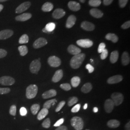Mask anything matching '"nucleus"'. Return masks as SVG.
Masks as SVG:
<instances>
[{
  "label": "nucleus",
  "mask_w": 130,
  "mask_h": 130,
  "mask_svg": "<svg viewBox=\"0 0 130 130\" xmlns=\"http://www.w3.org/2000/svg\"><path fill=\"white\" fill-rule=\"evenodd\" d=\"M85 58V55L84 53H80L73 56L70 61V65L72 69H77L82 64Z\"/></svg>",
  "instance_id": "nucleus-1"
},
{
  "label": "nucleus",
  "mask_w": 130,
  "mask_h": 130,
  "mask_svg": "<svg viewBox=\"0 0 130 130\" xmlns=\"http://www.w3.org/2000/svg\"><path fill=\"white\" fill-rule=\"evenodd\" d=\"M71 124L76 130H82L84 123L82 119L79 117H74L71 120Z\"/></svg>",
  "instance_id": "nucleus-2"
},
{
  "label": "nucleus",
  "mask_w": 130,
  "mask_h": 130,
  "mask_svg": "<svg viewBox=\"0 0 130 130\" xmlns=\"http://www.w3.org/2000/svg\"><path fill=\"white\" fill-rule=\"evenodd\" d=\"M37 86L34 84L29 85L26 89V97L28 99H32L35 98L38 93Z\"/></svg>",
  "instance_id": "nucleus-3"
},
{
  "label": "nucleus",
  "mask_w": 130,
  "mask_h": 130,
  "mask_svg": "<svg viewBox=\"0 0 130 130\" xmlns=\"http://www.w3.org/2000/svg\"><path fill=\"white\" fill-rule=\"evenodd\" d=\"M111 98L114 105L116 106L121 105L123 101L124 96L122 93H114L112 94Z\"/></svg>",
  "instance_id": "nucleus-4"
},
{
  "label": "nucleus",
  "mask_w": 130,
  "mask_h": 130,
  "mask_svg": "<svg viewBox=\"0 0 130 130\" xmlns=\"http://www.w3.org/2000/svg\"><path fill=\"white\" fill-rule=\"evenodd\" d=\"M41 68V64L40 60H39L38 59H36L33 61L29 66V69L30 72L34 74L38 73V72L40 70Z\"/></svg>",
  "instance_id": "nucleus-5"
},
{
  "label": "nucleus",
  "mask_w": 130,
  "mask_h": 130,
  "mask_svg": "<svg viewBox=\"0 0 130 130\" xmlns=\"http://www.w3.org/2000/svg\"><path fill=\"white\" fill-rule=\"evenodd\" d=\"M48 63L52 67L56 68L61 65V61L60 58L56 56H51L48 58Z\"/></svg>",
  "instance_id": "nucleus-6"
},
{
  "label": "nucleus",
  "mask_w": 130,
  "mask_h": 130,
  "mask_svg": "<svg viewBox=\"0 0 130 130\" xmlns=\"http://www.w3.org/2000/svg\"><path fill=\"white\" fill-rule=\"evenodd\" d=\"M15 83L14 78L10 76H3L0 78V84L3 85H12Z\"/></svg>",
  "instance_id": "nucleus-7"
},
{
  "label": "nucleus",
  "mask_w": 130,
  "mask_h": 130,
  "mask_svg": "<svg viewBox=\"0 0 130 130\" xmlns=\"http://www.w3.org/2000/svg\"><path fill=\"white\" fill-rule=\"evenodd\" d=\"M31 3L30 2H26L19 5L15 9V13L17 14H20L26 11L31 6Z\"/></svg>",
  "instance_id": "nucleus-8"
},
{
  "label": "nucleus",
  "mask_w": 130,
  "mask_h": 130,
  "mask_svg": "<svg viewBox=\"0 0 130 130\" xmlns=\"http://www.w3.org/2000/svg\"><path fill=\"white\" fill-rule=\"evenodd\" d=\"M77 44L83 48H90L93 45V41L89 39H80L77 41Z\"/></svg>",
  "instance_id": "nucleus-9"
},
{
  "label": "nucleus",
  "mask_w": 130,
  "mask_h": 130,
  "mask_svg": "<svg viewBox=\"0 0 130 130\" xmlns=\"http://www.w3.org/2000/svg\"><path fill=\"white\" fill-rule=\"evenodd\" d=\"M47 44V41L45 38H40L34 42L33 46L35 49H38L43 47Z\"/></svg>",
  "instance_id": "nucleus-10"
},
{
  "label": "nucleus",
  "mask_w": 130,
  "mask_h": 130,
  "mask_svg": "<svg viewBox=\"0 0 130 130\" xmlns=\"http://www.w3.org/2000/svg\"><path fill=\"white\" fill-rule=\"evenodd\" d=\"M14 34L11 29H5L0 31V40H5L11 37Z\"/></svg>",
  "instance_id": "nucleus-11"
},
{
  "label": "nucleus",
  "mask_w": 130,
  "mask_h": 130,
  "mask_svg": "<svg viewBox=\"0 0 130 130\" xmlns=\"http://www.w3.org/2000/svg\"><path fill=\"white\" fill-rule=\"evenodd\" d=\"M114 103L112 99H108L106 100L104 105V107L106 112L108 113H111L114 108Z\"/></svg>",
  "instance_id": "nucleus-12"
},
{
  "label": "nucleus",
  "mask_w": 130,
  "mask_h": 130,
  "mask_svg": "<svg viewBox=\"0 0 130 130\" xmlns=\"http://www.w3.org/2000/svg\"><path fill=\"white\" fill-rule=\"evenodd\" d=\"M81 28L86 31H93L95 28V26L93 24L88 21H83L81 23Z\"/></svg>",
  "instance_id": "nucleus-13"
},
{
  "label": "nucleus",
  "mask_w": 130,
  "mask_h": 130,
  "mask_svg": "<svg viewBox=\"0 0 130 130\" xmlns=\"http://www.w3.org/2000/svg\"><path fill=\"white\" fill-rule=\"evenodd\" d=\"M66 12L65 11L61 8H57L55 10L52 14V16L54 19H60L65 16Z\"/></svg>",
  "instance_id": "nucleus-14"
},
{
  "label": "nucleus",
  "mask_w": 130,
  "mask_h": 130,
  "mask_svg": "<svg viewBox=\"0 0 130 130\" xmlns=\"http://www.w3.org/2000/svg\"><path fill=\"white\" fill-rule=\"evenodd\" d=\"M123 77L122 76L118 75L109 78L107 79V83L109 84H115L119 83L122 81Z\"/></svg>",
  "instance_id": "nucleus-15"
},
{
  "label": "nucleus",
  "mask_w": 130,
  "mask_h": 130,
  "mask_svg": "<svg viewBox=\"0 0 130 130\" xmlns=\"http://www.w3.org/2000/svg\"><path fill=\"white\" fill-rule=\"evenodd\" d=\"M32 14L30 13H23L15 17V20L18 21H26L31 19Z\"/></svg>",
  "instance_id": "nucleus-16"
},
{
  "label": "nucleus",
  "mask_w": 130,
  "mask_h": 130,
  "mask_svg": "<svg viewBox=\"0 0 130 130\" xmlns=\"http://www.w3.org/2000/svg\"><path fill=\"white\" fill-rule=\"evenodd\" d=\"M68 7L70 10L73 11H78L80 9L81 6L78 3L75 1H70L68 3Z\"/></svg>",
  "instance_id": "nucleus-17"
},
{
  "label": "nucleus",
  "mask_w": 130,
  "mask_h": 130,
  "mask_svg": "<svg viewBox=\"0 0 130 130\" xmlns=\"http://www.w3.org/2000/svg\"><path fill=\"white\" fill-rule=\"evenodd\" d=\"M90 13L92 17L96 19L101 18L104 15L103 13L101 10L96 8H93L90 10Z\"/></svg>",
  "instance_id": "nucleus-18"
},
{
  "label": "nucleus",
  "mask_w": 130,
  "mask_h": 130,
  "mask_svg": "<svg viewBox=\"0 0 130 130\" xmlns=\"http://www.w3.org/2000/svg\"><path fill=\"white\" fill-rule=\"evenodd\" d=\"M76 21V18L74 15H70L68 18L67 20L66 27V28H71L75 24Z\"/></svg>",
  "instance_id": "nucleus-19"
},
{
  "label": "nucleus",
  "mask_w": 130,
  "mask_h": 130,
  "mask_svg": "<svg viewBox=\"0 0 130 130\" xmlns=\"http://www.w3.org/2000/svg\"><path fill=\"white\" fill-rule=\"evenodd\" d=\"M68 51L70 54L73 55L74 56L79 54L81 53V50L78 47L73 44L70 45V46L68 47Z\"/></svg>",
  "instance_id": "nucleus-20"
},
{
  "label": "nucleus",
  "mask_w": 130,
  "mask_h": 130,
  "mask_svg": "<svg viewBox=\"0 0 130 130\" xmlns=\"http://www.w3.org/2000/svg\"><path fill=\"white\" fill-rule=\"evenodd\" d=\"M63 76V70H57L55 72L54 76L52 78V81L54 83H57L60 81L62 78Z\"/></svg>",
  "instance_id": "nucleus-21"
},
{
  "label": "nucleus",
  "mask_w": 130,
  "mask_h": 130,
  "mask_svg": "<svg viewBox=\"0 0 130 130\" xmlns=\"http://www.w3.org/2000/svg\"><path fill=\"white\" fill-rule=\"evenodd\" d=\"M56 28V24L53 22L47 24L45 27L42 29V31L46 33H51Z\"/></svg>",
  "instance_id": "nucleus-22"
},
{
  "label": "nucleus",
  "mask_w": 130,
  "mask_h": 130,
  "mask_svg": "<svg viewBox=\"0 0 130 130\" xmlns=\"http://www.w3.org/2000/svg\"><path fill=\"white\" fill-rule=\"evenodd\" d=\"M56 90L54 89H51L43 93L42 95V97L43 99H48L49 98L54 97L56 96Z\"/></svg>",
  "instance_id": "nucleus-23"
},
{
  "label": "nucleus",
  "mask_w": 130,
  "mask_h": 130,
  "mask_svg": "<svg viewBox=\"0 0 130 130\" xmlns=\"http://www.w3.org/2000/svg\"><path fill=\"white\" fill-rule=\"evenodd\" d=\"M121 61L123 66L128 65L130 63V56L127 52H124L121 56Z\"/></svg>",
  "instance_id": "nucleus-24"
},
{
  "label": "nucleus",
  "mask_w": 130,
  "mask_h": 130,
  "mask_svg": "<svg viewBox=\"0 0 130 130\" xmlns=\"http://www.w3.org/2000/svg\"><path fill=\"white\" fill-rule=\"evenodd\" d=\"M54 8L53 5L49 2H46L44 3L42 6V10L43 12H50Z\"/></svg>",
  "instance_id": "nucleus-25"
},
{
  "label": "nucleus",
  "mask_w": 130,
  "mask_h": 130,
  "mask_svg": "<svg viewBox=\"0 0 130 130\" xmlns=\"http://www.w3.org/2000/svg\"><path fill=\"white\" fill-rule=\"evenodd\" d=\"M105 38L107 40L111 41L114 43H116L119 40V38L114 33H108L106 35Z\"/></svg>",
  "instance_id": "nucleus-26"
},
{
  "label": "nucleus",
  "mask_w": 130,
  "mask_h": 130,
  "mask_svg": "<svg viewBox=\"0 0 130 130\" xmlns=\"http://www.w3.org/2000/svg\"><path fill=\"white\" fill-rule=\"evenodd\" d=\"M48 112H49L48 109H47L45 108H42L38 115V120L39 121H41L43 119H44L48 115Z\"/></svg>",
  "instance_id": "nucleus-27"
},
{
  "label": "nucleus",
  "mask_w": 130,
  "mask_h": 130,
  "mask_svg": "<svg viewBox=\"0 0 130 130\" xmlns=\"http://www.w3.org/2000/svg\"><path fill=\"white\" fill-rule=\"evenodd\" d=\"M107 125L109 128H116L120 125V122L116 120H111L107 122Z\"/></svg>",
  "instance_id": "nucleus-28"
},
{
  "label": "nucleus",
  "mask_w": 130,
  "mask_h": 130,
  "mask_svg": "<svg viewBox=\"0 0 130 130\" xmlns=\"http://www.w3.org/2000/svg\"><path fill=\"white\" fill-rule=\"evenodd\" d=\"M119 56V54L118 51L112 52L110 56V61L111 63L112 64L116 63L118 59Z\"/></svg>",
  "instance_id": "nucleus-29"
},
{
  "label": "nucleus",
  "mask_w": 130,
  "mask_h": 130,
  "mask_svg": "<svg viewBox=\"0 0 130 130\" xmlns=\"http://www.w3.org/2000/svg\"><path fill=\"white\" fill-rule=\"evenodd\" d=\"M92 88L93 87L91 84L90 83H86L83 85V86L81 89V91L82 92L86 93L90 92L92 90Z\"/></svg>",
  "instance_id": "nucleus-30"
},
{
  "label": "nucleus",
  "mask_w": 130,
  "mask_h": 130,
  "mask_svg": "<svg viewBox=\"0 0 130 130\" xmlns=\"http://www.w3.org/2000/svg\"><path fill=\"white\" fill-rule=\"evenodd\" d=\"M80 83V79L79 77H73L71 79V84L73 87H77Z\"/></svg>",
  "instance_id": "nucleus-31"
},
{
  "label": "nucleus",
  "mask_w": 130,
  "mask_h": 130,
  "mask_svg": "<svg viewBox=\"0 0 130 130\" xmlns=\"http://www.w3.org/2000/svg\"><path fill=\"white\" fill-rule=\"evenodd\" d=\"M18 49H19V51L20 53V54L21 56H26L28 54V47L26 45L20 46L19 47Z\"/></svg>",
  "instance_id": "nucleus-32"
},
{
  "label": "nucleus",
  "mask_w": 130,
  "mask_h": 130,
  "mask_svg": "<svg viewBox=\"0 0 130 130\" xmlns=\"http://www.w3.org/2000/svg\"><path fill=\"white\" fill-rule=\"evenodd\" d=\"M56 102H57V101L55 99H52L50 100H48L44 104L43 108H45L47 109H48L49 108H50L51 107L52 105H55V103Z\"/></svg>",
  "instance_id": "nucleus-33"
},
{
  "label": "nucleus",
  "mask_w": 130,
  "mask_h": 130,
  "mask_svg": "<svg viewBox=\"0 0 130 130\" xmlns=\"http://www.w3.org/2000/svg\"><path fill=\"white\" fill-rule=\"evenodd\" d=\"M29 41V38L27 34H25L22 35L19 40V43L20 44L27 43Z\"/></svg>",
  "instance_id": "nucleus-34"
},
{
  "label": "nucleus",
  "mask_w": 130,
  "mask_h": 130,
  "mask_svg": "<svg viewBox=\"0 0 130 130\" xmlns=\"http://www.w3.org/2000/svg\"><path fill=\"white\" fill-rule=\"evenodd\" d=\"M101 4V0H90L89 5L93 7H98Z\"/></svg>",
  "instance_id": "nucleus-35"
},
{
  "label": "nucleus",
  "mask_w": 130,
  "mask_h": 130,
  "mask_svg": "<svg viewBox=\"0 0 130 130\" xmlns=\"http://www.w3.org/2000/svg\"><path fill=\"white\" fill-rule=\"evenodd\" d=\"M40 108V106L39 104H34L31 107L30 109L33 115H36L37 114L39 109Z\"/></svg>",
  "instance_id": "nucleus-36"
},
{
  "label": "nucleus",
  "mask_w": 130,
  "mask_h": 130,
  "mask_svg": "<svg viewBox=\"0 0 130 130\" xmlns=\"http://www.w3.org/2000/svg\"><path fill=\"white\" fill-rule=\"evenodd\" d=\"M78 101V99L76 97H72L70 98L68 102V106L69 107H71L76 104Z\"/></svg>",
  "instance_id": "nucleus-37"
},
{
  "label": "nucleus",
  "mask_w": 130,
  "mask_h": 130,
  "mask_svg": "<svg viewBox=\"0 0 130 130\" xmlns=\"http://www.w3.org/2000/svg\"><path fill=\"white\" fill-rule=\"evenodd\" d=\"M51 125V121L49 118H47L46 120L43 121L42 123V126L43 128H49L50 127Z\"/></svg>",
  "instance_id": "nucleus-38"
},
{
  "label": "nucleus",
  "mask_w": 130,
  "mask_h": 130,
  "mask_svg": "<svg viewBox=\"0 0 130 130\" xmlns=\"http://www.w3.org/2000/svg\"><path fill=\"white\" fill-rule=\"evenodd\" d=\"M17 112V107L15 105L11 106L9 109V113L10 115L12 116H15Z\"/></svg>",
  "instance_id": "nucleus-39"
},
{
  "label": "nucleus",
  "mask_w": 130,
  "mask_h": 130,
  "mask_svg": "<svg viewBox=\"0 0 130 130\" xmlns=\"http://www.w3.org/2000/svg\"><path fill=\"white\" fill-rule=\"evenodd\" d=\"M61 88L63 89L64 90L66 91H69L71 89V86L69 84H61L60 86Z\"/></svg>",
  "instance_id": "nucleus-40"
},
{
  "label": "nucleus",
  "mask_w": 130,
  "mask_h": 130,
  "mask_svg": "<svg viewBox=\"0 0 130 130\" xmlns=\"http://www.w3.org/2000/svg\"><path fill=\"white\" fill-rule=\"evenodd\" d=\"M129 0H119V6L121 8H124L127 4Z\"/></svg>",
  "instance_id": "nucleus-41"
},
{
  "label": "nucleus",
  "mask_w": 130,
  "mask_h": 130,
  "mask_svg": "<svg viewBox=\"0 0 130 130\" xmlns=\"http://www.w3.org/2000/svg\"><path fill=\"white\" fill-rule=\"evenodd\" d=\"M105 48H106V44H105L104 43H103V42L99 44V47H98V52L99 53H101L106 49Z\"/></svg>",
  "instance_id": "nucleus-42"
},
{
  "label": "nucleus",
  "mask_w": 130,
  "mask_h": 130,
  "mask_svg": "<svg viewBox=\"0 0 130 130\" xmlns=\"http://www.w3.org/2000/svg\"><path fill=\"white\" fill-rule=\"evenodd\" d=\"M65 104H66V102L64 101H62L59 103V104L58 105L57 107H56V112L59 111L62 109V108L64 106Z\"/></svg>",
  "instance_id": "nucleus-43"
},
{
  "label": "nucleus",
  "mask_w": 130,
  "mask_h": 130,
  "mask_svg": "<svg viewBox=\"0 0 130 130\" xmlns=\"http://www.w3.org/2000/svg\"><path fill=\"white\" fill-rule=\"evenodd\" d=\"M11 90L9 88H0V94H4L9 93Z\"/></svg>",
  "instance_id": "nucleus-44"
},
{
  "label": "nucleus",
  "mask_w": 130,
  "mask_h": 130,
  "mask_svg": "<svg viewBox=\"0 0 130 130\" xmlns=\"http://www.w3.org/2000/svg\"><path fill=\"white\" fill-rule=\"evenodd\" d=\"M101 54L100 55V57H101V59L104 60L107 58V56H108V51L107 49H105Z\"/></svg>",
  "instance_id": "nucleus-45"
},
{
  "label": "nucleus",
  "mask_w": 130,
  "mask_h": 130,
  "mask_svg": "<svg viewBox=\"0 0 130 130\" xmlns=\"http://www.w3.org/2000/svg\"><path fill=\"white\" fill-rule=\"evenodd\" d=\"M80 105L77 104V105H75L74 107L71 109V112L73 113H76V112L79 111L80 109Z\"/></svg>",
  "instance_id": "nucleus-46"
},
{
  "label": "nucleus",
  "mask_w": 130,
  "mask_h": 130,
  "mask_svg": "<svg viewBox=\"0 0 130 130\" xmlns=\"http://www.w3.org/2000/svg\"><path fill=\"white\" fill-rule=\"evenodd\" d=\"M20 114L22 116H26L27 114V110L26 108L24 107H22L20 109Z\"/></svg>",
  "instance_id": "nucleus-47"
},
{
  "label": "nucleus",
  "mask_w": 130,
  "mask_h": 130,
  "mask_svg": "<svg viewBox=\"0 0 130 130\" xmlns=\"http://www.w3.org/2000/svg\"><path fill=\"white\" fill-rule=\"evenodd\" d=\"M121 27L122 28L124 29H127L128 28H129L130 27V21L129 20L127 22H125V23L123 24Z\"/></svg>",
  "instance_id": "nucleus-48"
},
{
  "label": "nucleus",
  "mask_w": 130,
  "mask_h": 130,
  "mask_svg": "<svg viewBox=\"0 0 130 130\" xmlns=\"http://www.w3.org/2000/svg\"><path fill=\"white\" fill-rule=\"evenodd\" d=\"M7 54V52L4 49H0V58H2L5 57Z\"/></svg>",
  "instance_id": "nucleus-49"
},
{
  "label": "nucleus",
  "mask_w": 130,
  "mask_h": 130,
  "mask_svg": "<svg viewBox=\"0 0 130 130\" xmlns=\"http://www.w3.org/2000/svg\"><path fill=\"white\" fill-rule=\"evenodd\" d=\"M86 69H87V70H88L89 72L90 73H92L93 71H94V68L93 67V66L90 64H88L86 66Z\"/></svg>",
  "instance_id": "nucleus-50"
},
{
  "label": "nucleus",
  "mask_w": 130,
  "mask_h": 130,
  "mask_svg": "<svg viewBox=\"0 0 130 130\" xmlns=\"http://www.w3.org/2000/svg\"><path fill=\"white\" fill-rule=\"evenodd\" d=\"M64 121V119L62 118V119H61L59 120L58 121H57L56 122L55 124H54V126H55V127L60 126L63 123Z\"/></svg>",
  "instance_id": "nucleus-51"
},
{
  "label": "nucleus",
  "mask_w": 130,
  "mask_h": 130,
  "mask_svg": "<svg viewBox=\"0 0 130 130\" xmlns=\"http://www.w3.org/2000/svg\"><path fill=\"white\" fill-rule=\"evenodd\" d=\"M113 0H103V4L105 5H111Z\"/></svg>",
  "instance_id": "nucleus-52"
},
{
  "label": "nucleus",
  "mask_w": 130,
  "mask_h": 130,
  "mask_svg": "<svg viewBox=\"0 0 130 130\" xmlns=\"http://www.w3.org/2000/svg\"><path fill=\"white\" fill-rule=\"evenodd\" d=\"M55 130H68V128L65 126H59L58 128H56Z\"/></svg>",
  "instance_id": "nucleus-53"
},
{
  "label": "nucleus",
  "mask_w": 130,
  "mask_h": 130,
  "mask_svg": "<svg viewBox=\"0 0 130 130\" xmlns=\"http://www.w3.org/2000/svg\"><path fill=\"white\" fill-rule=\"evenodd\" d=\"M126 130H130V122L129 121L125 126Z\"/></svg>",
  "instance_id": "nucleus-54"
},
{
  "label": "nucleus",
  "mask_w": 130,
  "mask_h": 130,
  "mask_svg": "<svg viewBox=\"0 0 130 130\" xmlns=\"http://www.w3.org/2000/svg\"><path fill=\"white\" fill-rule=\"evenodd\" d=\"M93 112H94V113L98 112V107H94L93 108Z\"/></svg>",
  "instance_id": "nucleus-55"
},
{
  "label": "nucleus",
  "mask_w": 130,
  "mask_h": 130,
  "mask_svg": "<svg viewBox=\"0 0 130 130\" xmlns=\"http://www.w3.org/2000/svg\"><path fill=\"white\" fill-rule=\"evenodd\" d=\"M3 8H4V5L0 4V12L3 10Z\"/></svg>",
  "instance_id": "nucleus-56"
},
{
  "label": "nucleus",
  "mask_w": 130,
  "mask_h": 130,
  "mask_svg": "<svg viewBox=\"0 0 130 130\" xmlns=\"http://www.w3.org/2000/svg\"><path fill=\"white\" fill-rule=\"evenodd\" d=\"M87 107H88V105H87V104H85L84 105V109H87Z\"/></svg>",
  "instance_id": "nucleus-57"
},
{
  "label": "nucleus",
  "mask_w": 130,
  "mask_h": 130,
  "mask_svg": "<svg viewBox=\"0 0 130 130\" xmlns=\"http://www.w3.org/2000/svg\"><path fill=\"white\" fill-rule=\"evenodd\" d=\"M79 1L82 3H84L86 0H79Z\"/></svg>",
  "instance_id": "nucleus-58"
},
{
  "label": "nucleus",
  "mask_w": 130,
  "mask_h": 130,
  "mask_svg": "<svg viewBox=\"0 0 130 130\" xmlns=\"http://www.w3.org/2000/svg\"><path fill=\"white\" fill-rule=\"evenodd\" d=\"M7 1H8V0H0V2H6Z\"/></svg>",
  "instance_id": "nucleus-59"
},
{
  "label": "nucleus",
  "mask_w": 130,
  "mask_h": 130,
  "mask_svg": "<svg viewBox=\"0 0 130 130\" xmlns=\"http://www.w3.org/2000/svg\"><path fill=\"white\" fill-rule=\"evenodd\" d=\"M91 62H93V60H92V59H91Z\"/></svg>",
  "instance_id": "nucleus-60"
},
{
  "label": "nucleus",
  "mask_w": 130,
  "mask_h": 130,
  "mask_svg": "<svg viewBox=\"0 0 130 130\" xmlns=\"http://www.w3.org/2000/svg\"></svg>",
  "instance_id": "nucleus-61"
},
{
  "label": "nucleus",
  "mask_w": 130,
  "mask_h": 130,
  "mask_svg": "<svg viewBox=\"0 0 130 130\" xmlns=\"http://www.w3.org/2000/svg\"></svg>",
  "instance_id": "nucleus-62"
}]
</instances>
